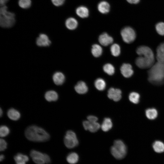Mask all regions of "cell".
Here are the masks:
<instances>
[{"mask_svg": "<svg viewBox=\"0 0 164 164\" xmlns=\"http://www.w3.org/2000/svg\"><path fill=\"white\" fill-rule=\"evenodd\" d=\"M137 54L139 56L135 60L136 65L141 69L151 67L154 62V56L152 50L145 46H141L136 50Z\"/></svg>", "mask_w": 164, "mask_h": 164, "instance_id": "6da1fadb", "label": "cell"}, {"mask_svg": "<svg viewBox=\"0 0 164 164\" xmlns=\"http://www.w3.org/2000/svg\"><path fill=\"white\" fill-rule=\"evenodd\" d=\"M25 135L29 140L38 142L46 141L50 138L49 134L43 128L36 125H31L27 128Z\"/></svg>", "mask_w": 164, "mask_h": 164, "instance_id": "7a4b0ae2", "label": "cell"}, {"mask_svg": "<svg viewBox=\"0 0 164 164\" xmlns=\"http://www.w3.org/2000/svg\"><path fill=\"white\" fill-rule=\"evenodd\" d=\"M148 80L152 84L161 85L164 82V63L158 62L149 70Z\"/></svg>", "mask_w": 164, "mask_h": 164, "instance_id": "3957f363", "label": "cell"}, {"mask_svg": "<svg viewBox=\"0 0 164 164\" xmlns=\"http://www.w3.org/2000/svg\"><path fill=\"white\" fill-rule=\"evenodd\" d=\"M0 9V25L1 27L8 28L13 26L15 22V14L8 11L5 5L1 6Z\"/></svg>", "mask_w": 164, "mask_h": 164, "instance_id": "277c9868", "label": "cell"}, {"mask_svg": "<svg viewBox=\"0 0 164 164\" xmlns=\"http://www.w3.org/2000/svg\"><path fill=\"white\" fill-rule=\"evenodd\" d=\"M112 156L116 159L120 160L123 159L127 152L126 146L124 142L121 140H117L114 142L110 149Z\"/></svg>", "mask_w": 164, "mask_h": 164, "instance_id": "5b68a950", "label": "cell"}, {"mask_svg": "<svg viewBox=\"0 0 164 164\" xmlns=\"http://www.w3.org/2000/svg\"><path fill=\"white\" fill-rule=\"evenodd\" d=\"M64 142L65 146L69 149L76 147L79 143L75 133L71 130L66 132L64 137Z\"/></svg>", "mask_w": 164, "mask_h": 164, "instance_id": "8992f818", "label": "cell"}, {"mask_svg": "<svg viewBox=\"0 0 164 164\" xmlns=\"http://www.w3.org/2000/svg\"><path fill=\"white\" fill-rule=\"evenodd\" d=\"M121 34L123 41L128 43L133 42L136 37L135 31L130 27H126L122 29Z\"/></svg>", "mask_w": 164, "mask_h": 164, "instance_id": "52a82bcc", "label": "cell"}, {"mask_svg": "<svg viewBox=\"0 0 164 164\" xmlns=\"http://www.w3.org/2000/svg\"><path fill=\"white\" fill-rule=\"evenodd\" d=\"M108 96L115 101H118L121 98V91L119 89L111 88L108 91Z\"/></svg>", "mask_w": 164, "mask_h": 164, "instance_id": "ba28073f", "label": "cell"}, {"mask_svg": "<svg viewBox=\"0 0 164 164\" xmlns=\"http://www.w3.org/2000/svg\"><path fill=\"white\" fill-rule=\"evenodd\" d=\"M84 128L92 132H97L100 128V125L97 122H91L88 121H85L83 123Z\"/></svg>", "mask_w": 164, "mask_h": 164, "instance_id": "9c48e42d", "label": "cell"}, {"mask_svg": "<svg viewBox=\"0 0 164 164\" xmlns=\"http://www.w3.org/2000/svg\"><path fill=\"white\" fill-rule=\"evenodd\" d=\"M122 74L126 78L131 77L133 73L132 66L128 63H124L120 68Z\"/></svg>", "mask_w": 164, "mask_h": 164, "instance_id": "30bf717a", "label": "cell"}, {"mask_svg": "<svg viewBox=\"0 0 164 164\" xmlns=\"http://www.w3.org/2000/svg\"><path fill=\"white\" fill-rule=\"evenodd\" d=\"M36 43L39 46H46L50 45L51 42L46 35L41 34L36 39Z\"/></svg>", "mask_w": 164, "mask_h": 164, "instance_id": "8fae6325", "label": "cell"}, {"mask_svg": "<svg viewBox=\"0 0 164 164\" xmlns=\"http://www.w3.org/2000/svg\"><path fill=\"white\" fill-rule=\"evenodd\" d=\"M98 40L100 43L104 46L112 43L113 41V38L106 33L101 34L99 37Z\"/></svg>", "mask_w": 164, "mask_h": 164, "instance_id": "7c38bea8", "label": "cell"}, {"mask_svg": "<svg viewBox=\"0 0 164 164\" xmlns=\"http://www.w3.org/2000/svg\"><path fill=\"white\" fill-rule=\"evenodd\" d=\"M53 79L54 83L56 85H61L64 83L65 77L62 73L58 72L54 74L53 76Z\"/></svg>", "mask_w": 164, "mask_h": 164, "instance_id": "4fadbf2b", "label": "cell"}, {"mask_svg": "<svg viewBox=\"0 0 164 164\" xmlns=\"http://www.w3.org/2000/svg\"><path fill=\"white\" fill-rule=\"evenodd\" d=\"M76 91L78 94H83L88 91V87L85 82L83 81L78 82L75 86Z\"/></svg>", "mask_w": 164, "mask_h": 164, "instance_id": "5bb4252c", "label": "cell"}, {"mask_svg": "<svg viewBox=\"0 0 164 164\" xmlns=\"http://www.w3.org/2000/svg\"><path fill=\"white\" fill-rule=\"evenodd\" d=\"M14 159L16 164H26L29 160V157L26 155L18 153L14 156Z\"/></svg>", "mask_w": 164, "mask_h": 164, "instance_id": "9a60e30c", "label": "cell"}, {"mask_svg": "<svg viewBox=\"0 0 164 164\" xmlns=\"http://www.w3.org/2000/svg\"><path fill=\"white\" fill-rule=\"evenodd\" d=\"M7 115L10 119L13 121L19 120L21 116L20 112L13 108H10L8 111Z\"/></svg>", "mask_w": 164, "mask_h": 164, "instance_id": "2e32d148", "label": "cell"}, {"mask_svg": "<svg viewBox=\"0 0 164 164\" xmlns=\"http://www.w3.org/2000/svg\"><path fill=\"white\" fill-rule=\"evenodd\" d=\"M97 9L102 14H106L108 13L110 11V5L107 2L102 1L98 4Z\"/></svg>", "mask_w": 164, "mask_h": 164, "instance_id": "e0dca14e", "label": "cell"}, {"mask_svg": "<svg viewBox=\"0 0 164 164\" xmlns=\"http://www.w3.org/2000/svg\"><path fill=\"white\" fill-rule=\"evenodd\" d=\"M45 98L46 101L49 102L56 101L58 99V96L56 92L50 90L45 93Z\"/></svg>", "mask_w": 164, "mask_h": 164, "instance_id": "ac0fdd59", "label": "cell"}, {"mask_svg": "<svg viewBox=\"0 0 164 164\" xmlns=\"http://www.w3.org/2000/svg\"><path fill=\"white\" fill-rule=\"evenodd\" d=\"M76 12L77 14L79 17L83 18L87 17L89 14L88 9L86 7L83 6H80L77 8Z\"/></svg>", "mask_w": 164, "mask_h": 164, "instance_id": "d6986e66", "label": "cell"}, {"mask_svg": "<svg viewBox=\"0 0 164 164\" xmlns=\"http://www.w3.org/2000/svg\"><path fill=\"white\" fill-rule=\"evenodd\" d=\"M65 25L68 29L73 30L77 27L78 25V22L75 18L70 17L66 20Z\"/></svg>", "mask_w": 164, "mask_h": 164, "instance_id": "ffe728a7", "label": "cell"}, {"mask_svg": "<svg viewBox=\"0 0 164 164\" xmlns=\"http://www.w3.org/2000/svg\"><path fill=\"white\" fill-rule=\"evenodd\" d=\"M79 159V155L75 152H72L69 153L67 156L66 160L70 164H75L77 163Z\"/></svg>", "mask_w": 164, "mask_h": 164, "instance_id": "44dd1931", "label": "cell"}, {"mask_svg": "<svg viewBox=\"0 0 164 164\" xmlns=\"http://www.w3.org/2000/svg\"><path fill=\"white\" fill-rule=\"evenodd\" d=\"M152 147L154 151L158 153L164 152V143L160 141H156L153 143Z\"/></svg>", "mask_w": 164, "mask_h": 164, "instance_id": "7402d4cb", "label": "cell"}, {"mask_svg": "<svg viewBox=\"0 0 164 164\" xmlns=\"http://www.w3.org/2000/svg\"><path fill=\"white\" fill-rule=\"evenodd\" d=\"M145 113L146 117L150 120H153L156 118L158 114L157 110L153 108L147 109Z\"/></svg>", "mask_w": 164, "mask_h": 164, "instance_id": "603a6c76", "label": "cell"}, {"mask_svg": "<svg viewBox=\"0 0 164 164\" xmlns=\"http://www.w3.org/2000/svg\"><path fill=\"white\" fill-rule=\"evenodd\" d=\"M112 126L111 120L109 118L104 119L101 126L102 130L104 132H107L110 129Z\"/></svg>", "mask_w": 164, "mask_h": 164, "instance_id": "cb8c5ba5", "label": "cell"}, {"mask_svg": "<svg viewBox=\"0 0 164 164\" xmlns=\"http://www.w3.org/2000/svg\"><path fill=\"white\" fill-rule=\"evenodd\" d=\"M91 51L94 56L98 57L102 54V49L99 45L95 44L92 46Z\"/></svg>", "mask_w": 164, "mask_h": 164, "instance_id": "d4e9b609", "label": "cell"}, {"mask_svg": "<svg viewBox=\"0 0 164 164\" xmlns=\"http://www.w3.org/2000/svg\"><path fill=\"white\" fill-rule=\"evenodd\" d=\"M95 87L98 90H104L106 87V84L105 81L102 78H99L96 80L94 82Z\"/></svg>", "mask_w": 164, "mask_h": 164, "instance_id": "484cf974", "label": "cell"}, {"mask_svg": "<svg viewBox=\"0 0 164 164\" xmlns=\"http://www.w3.org/2000/svg\"><path fill=\"white\" fill-rule=\"evenodd\" d=\"M140 96L138 93L136 92H131L129 95V99L132 103L135 104H138L139 101Z\"/></svg>", "mask_w": 164, "mask_h": 164, "instance_id": "4316f807", "label": "cell"}, {"mask_svg": "<svg viewBox=\"0 0 164 164\" xmlns=\"http://www.w3.org/2000/svg\"><path fill=\"white\" fill-rule=\"evenodd\" d=\"M110 50L112 54L114 56H117L120 54V48L117 44H113L111 47Z\"/></svg>", "mask_w": 164, "mask_h": 164, "instance_id": "83f0119b", "label": "cell"}, {"mask_svg": "<svg viewBox=\"0 0 164 164\" xmlns=\"http://www.w3.org/2000/svg\"><path fill=\"white\" fill-rule=\"evenodd\" d=\"M103 70L108 74L112 75L114 73V66L110 63H107L104 65Z\"/></svg>", "mask_w": 164, "mask_h": 164, "instance_id": "f1b7e54d", "label": "cell"}, {"mask_svg": "<svg viewBox=\"0 0 164 164\" xmlns=\"http://www.w3.org/2000/svg\"><path fill=\"white\" fill-rule=\"evenodd\" d=\"M18 4L22 9H28L31 5V0H19Z\"/></svg>", "mask_w": 164, "mask_h": 164, "instance_id": "f546056e", "label": "cell"}, {"mask_svg": "<svg viewBox=\"0 0 164 164\" xmlns=\"http://www.w3.org/2000/svg\"><path fill=\"white\" fill-rule=\"evenodd\" d=\"M10 132L9 128L5 125H2L0 128V136L1 137H5L8 135Z\"/></svg>", "mask_w": 164, "mask_h": 164, "instance_id": "4dcf8cb0", "label": "cell"}, {"mask_svg": "<svg viewBox=\"0 0 164 164\" xmlns=\"http://www.w3.org/2000/svg\"><path fill=\"white\" fill-rule=\"evenodd\" d=\"M156 31L161 35H164V23L160 22L157 23L155 26Z\"/></svg>", "mask_w": 164, "mask_h": 164, "instance_id": "1f68e13d", "label": "cell"}, {"mask_svg": "<svg viewBox=\"0 0 164 164\" xmlns=\"http://www.w3.org/2000/svg\"><path fill=\"white\" fill-rule=\"evenodd\" d=\"M156 52L158 61L164 63V50H156Z\"/></svg>", "mask_w": 164, "mask_h": 164, "instance_id": "d6a6232c", "label": "cell"}, {"mask_svg": "<svg viewBox=\"0 0 164 164\" xmlns=\"http://www.w3.org/2000/svg\"><path fill=\"white\" fill-rule=\"evenodd\" d=\"M33 161L36 164H45L46 163L44 158L42 157L32 158Z\"/></svg>", "mask_w": 164, "mask_h": 164, "instance_id": "836d02e7", "label": "cell"}, {"mask_svg": "<svg viewBox=\"0 0 164 164\" xmlns=\"http://www.w3.org/2000/svg\"><path fill=\"white\" fill-rule=\"evenodd\" d=\"M7 143L4 139L1 138L0 140V150L1 151H4L6 149Z\"/></svg>", "mask_w": 164, "mask_h": 164, "instance_id": "e575fe53", "label": "cell"}, {"mask_svg": "<svg viewBox=\"0 0 164 164\" xmlns=\"http://www.w3.org/2000/svg\"><path fill=\"white\" fill-rule=\"evenodd\" d=\"M52 3L55 6H59L62 5L65 0H51Z\"/></svg>", "mask_w": 164, "mask_h": 164, "instance_id": "d590c367", "label": "cell"}, {"mask_svg": "<svg viewBox=\"0 0 164 164\" xmlns=\"http://www.w3.org/2000/svg\"><path fill=\"white\" fill-rule=\"evenodd\" d=\"M88 121L91 122H97L98 118H97L94 116L90 115L87 117Z\"/></svg>", "mask_w": 164, "mask_h": 164, "instance_id": "8d00e7d4", "label": "cell"}, {"mask_svg": "<svg viewBox=\"0 0 164 164\" xmlns=\"http://www.w3.org/2000/svg\"><path fill=\"white\" fill-rule=\"evenodd\" d=\"M45 161L46 163L47 164H49L51 162V160L50 157L46 154H45Z\"/></svg>", "mask_w": 164, "mask_h": 164, "instance_id": "74e56055", "label": "cell"}, {"mask_svg": "<svg viewBox=\"0 0 164 164\" xmlns=\"http://www.w3.org/2000/svg\"><path fill=\"white\" fill-rule=\"evenodd\" d=\"M127 1L131 4H136L139 2L140 0H126Z\"/></svg>", "mask_w": 164, "mask_h": 164, "instance_id": "f35d334b", "label": "cell"}, {"mask_svg": "<svg viewBox=\"0 0 164 164\" xmlns=\"http://www.w3.org/2000/svg\"><path fill=\"white\" fill-rule=\"evenodd\" d=\"M9 0H0V3L1 6L5 5Z\"/></svg>", "mask_w": 164, "mask_h": 164, "instance_id": "ab89813d", "label": "cell"}, {"mask_svg": "<svg viewBox=\"0 0 164 164\" xmlns=\"http://www.w3.org/2000/svg\"><path fill=\"white\" fill-rule=\"evenodd\" d=\"M5 158V156L3 155H1L0 156V161H2Z\"/></svg>", "mask_w": 164, "mask_h": 164, "instance_id": "60d3db41", "label": "cell"}, {"mask_svg": "<svg viewBox=\"0 0 164 164\" xmlns=\"http://www.w3.org/2000/svg\"><path fill=\"white\" fill-rule=\"evenodd\" d=\"M3 114V111L2 110L1 108H0V115L1 117L2 116Z\"/></svg>", "mask_w": 164, "mask_h": 164, "instance_id": "b9f144b4", "label": "cell"}]
</instances>
